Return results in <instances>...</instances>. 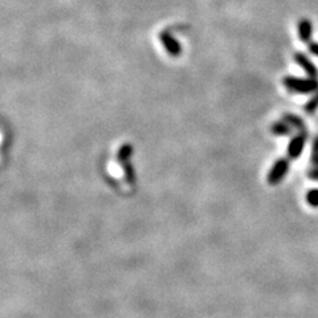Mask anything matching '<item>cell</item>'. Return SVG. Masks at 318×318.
I'll return each instance as SVG.
<instances>
[{"instance_id":"8","label":"cell","mask_w":318,"mask_h":318,"mask_svg":"<svg viewBox=\"0 0 318 318\" xmlns=\"http://www.w3.org/2000/svg\"><path fill=\"white\" fill-rule=\"evenodd\" d=\"M270 131L276 135H289L292 133V127L282 120L281 122H276L270 127Z\"/></svg>"},{"instance_id":"6","label":"cell","mask_w":318,"mask_h":318,"mask_svg":"<svg viewBox=\"0 0 318 318\" xmlns=\"http://www.w3.org/2000/svg\"><path fill=\"white\" fill-rule=\"evenodd\" d=\"M312 35H313V24L308 19H302L298 23V36H300V40L306 43V44H309Z\"/></svg>"},{"instance_id":"7","label":"cell","mask_w":318,"mask_h":318,"mask_svg":"<svg viewBox=\"0 0 318 318\" xmlns=\"http://www.w3.org/2000/svg\"><path fill=\"white\" fill-rule=\"evenodd\" d=\"M282 120L287 122L288 125L291 126L292 129H296V130H298V133H308V130H306V126H305L304 121L301 120L300 117H297V116H294V114L288 113V114H284V118H282Z\"/></svg>"},{"instance_id":"14","label":"cell","mask_w":318,"mask_h":318,"mask_svg":"<svg viewBox=\"0 0 318 318\" xmlns=\"http://www.w3.org/2000/svg\"><path fill=\"white\" fill-rule=\"evenodd\" d=\"M308 176H309L310 179L316 180V182H318V167H313V169H310L309 171H308Z\"/></svg>"},{"instance_id":"13","label":"cell","mask_w":318,"mask_h":318,"mask_svg":"<svg viewBox=\"0 0 318 318\" xmlns=\"http://www.w3.org/2000/svg\"><path fill=\"white\" fill-rule=\"evenodd\" d=\"M312 165L314 167H318V135L313 139V145H312Z\"/></svg>"},{"instance_id":"15","label":"cell","mask_w":318,"mask_h":318,"mask_svg":"<svg viewBox=\"0 0 318 318\" xmlns=\"http://www.w3.org/2000/svg\"><path fill=\"white\" fill-rule=\"evenodd\" d=\"M308 48H309L310 53L318 57V43H312V41H310L309 44H308Z\"/></svg>"},{"instance_id":"2","label":"cell","mask_w":318,"mask_h":318,"mask_svg":"<svg viewBox=\"0 0 318 318\" xmlns=\"http://www.w3.org/2000/svg\"><path fill=\"white\" fill-rule=\"evenodd\" d=\"M288 170H289V161H288L287 158L278 159L273 166H272L270 171H269L268 183L272 184V186L281 183V180L284 179L285 175L288 174Z\"/></svg>"},{"instance_id":"5","label":"cell","mask_w":318,"mask_h":318,"mask_svg":"<svg viewBox=\"0 0 318 318\" xmlns=\"http://www.w3.org/2000/svg\"><path fill=\"white\" fill-rule=\"evenodd\" d=\"M161 40L163 47H165L167 52H169V54H171L172 57L179 56L180 52H182V47H180L178 41L175 40L174 37L171 36L169 32H163V33H162Z\"/></svg>"},{"instance_id":"9","label":"cell","mask_w":318,"mask_h":318,"mask_svg":"<svg viewBox=\"0 0 318 318\" xmlns=\"http://www.w3.org/2000/svg\"><path fill=\"white\" fill-rule=\"evenodd\" d=\"M131 154H133V146L130 144H125L117 154V159L121 163H125V162H127V159H130Z\"/></svg>"},{"instance_id":"1","label":"cell","mask_w":318,"mask_h":318,"mask_svg":"<svg viewBox=\"0 0 318 318\" xmlns=\"http://www.w3.org/2000/svg\"><path fill=\"white\" fill-rule=\"evenodd\" d=\"M284 85L285 88L292 92H297V93H314L318 92V80L317 78H300V77H292L288 76L284 80Z\"/></svg>"},{"instance_id":"3","label":"cell","mask_w":318,"mask_h":318,"mask_svg":"<svg viewBox=\"0 0 318 318\" xmlns=\"http://www.w3.org/2000/svg\"><path fill=\"white\" fill-rule=\"evenodd\" d=\"M306 138H308V133H298L297 135H294L288 146V157L291 159H297L300 157L305 147Z\"/></svg>"},{"instance_id":"12","label":"cell","mask_w":318,"mask_h":318,"mask_svg":"<svg viewBox=\"0 0 318 318\" xmlns=\"http://www.w3.org/2000/svg\"><path fill=\"white\" fill-rule=\"evenodd\" d=\"M123 172H125V178L129 183H134L135 182V172L133 170V166H131L129 162H125L123 163Z\"/></svg>"},{"instance_id":"10","label":"cell","mask_w":318,"mask_h":318,"mask_svg":"<svg viewBox=\"0 0 318 318\" xmlns=\"http://www.w3.org/2000/svg\"><path fill=\"white\" fill-rule=\"evenodd\" d=\"M306 203L309 204L310 207H314V208H318V188H312L308 191L306 194Z\"/></svg>"},{"instance_id":"4","label":"cell","mask_w":318,"mask_h":318,"mask_svg":"<svg viewBox=\"0 0 318 318\" xmlns=\"http://www.w3.org/2000/svg\"><path fill=\"white\" fill-rule=\"evenodd\" d=\"M294 61H296V63L304 69L305 73L308 74V77H310V78H317L318 77L317 67L314 65L313 61H312L306 54L298 52V53L294 54Z\"/></svg>"},{"instance_id":"11","label":"cell","mask_w":318,"mask_h":318,"mask_svg":"<svg viewBox=\"0 0 318 318\" xmlns=\"http://www.w3.org/2000/svg\"><path fill=\"white\" fill-rule=\"evenodd\" d=\"M318 109V92L316 94H314L313 97L306 102V105H305V112L308 113V114H312V113H314L316 110Z\"/></svg>"}]
</instances>
